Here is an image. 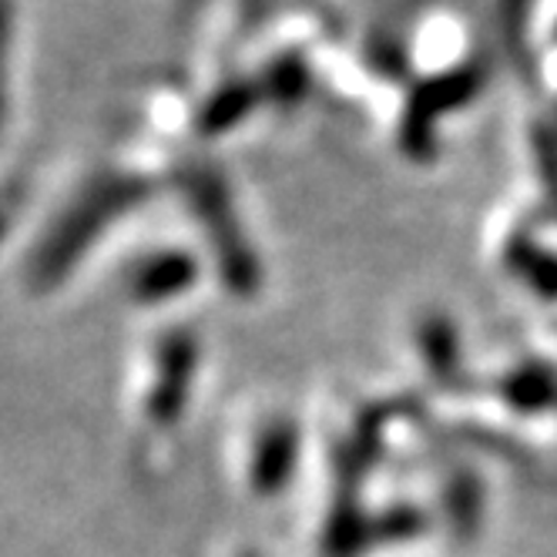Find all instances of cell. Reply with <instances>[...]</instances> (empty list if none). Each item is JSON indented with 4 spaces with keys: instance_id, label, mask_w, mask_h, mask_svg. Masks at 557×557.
Wrapping results in <instances>:
<instances>
[{
    "instance_id": "obj_1",
    "label": "cell",
    "mask_w": 557,
    "mask_h": 557,
    "mask_svg": "<svg viewBox=\"0 0 557 557\" xmlns=\"http://www.w3.org/2000/svg\"><path fill=\"white\" fill-rule=\"evenodd\" d=\"M476 85H481V67L467 64V67H450L426 77V82L413 91L410 104H407V145L420 141V132L430 117H436V111H447L454 104H463Z\"/></svg>"
},
{
    "instance_id": "obj_3",
    "label": "cell",
    "mask_w": 557,
    "mask_h": 557,
    "mask_svg": "<svg viewBox=\"0 0 557 557\" xmlns=\"http://www.w3.org/2000/svg\"><path fill=\"white\" fill-rule=\"evenodd\" d=\"M554 41H557V24H554Z\"/></svg>"
},
{
    "instance_id": "obj_2",
    "label": "cell",
    "mask_w": 557,
    "mask_h": 557,
    "mask_svg": "<svg viewBox=\"0 0 557 557\" xmlns=\"http://www.w3.org/2000/svg\"><path fill=\"white\" fill-rule=\"evenodd\" d=\"M256 101V88L246 85V82H235V85H225L222 91L212 95V101L206 104L202 111V122L206 128L219 132L225 125H232L235 117H243V111H249V104Z\"/></svg>"
}]
</instances>
